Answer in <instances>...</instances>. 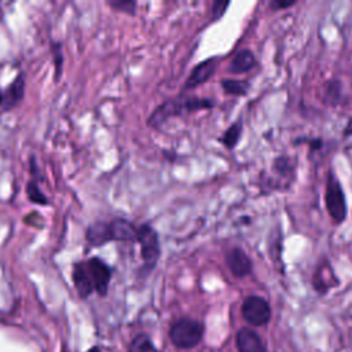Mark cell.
<instances>
[{"instance_id": "7", "label": "cell", "mask_w": 352, "mask_h": 352, "mask_svg": "<svg viewBox=\"0 0 352 352\" xmlns=\"http://www.w3.org/2000/svg\"><path fill=\"white\" fill-rule=\"evenodd\" d=\"M25 96V77L19 73L6 88H0V107L3 111L14 109Z\"/></svg>"}, {"instance_id": "12", "label": "cell", "mask_w": 352, "mask_h": 352, "mask_svg": "<svg viewBox=\"0 0 352 352\" xmlns=\"http://www.w3.org/2000/svg\"><path fill=\"white\" fill-rule=\"evenodd\" d=\"M113 241L122 242H136L138 239V227H135L126 219H114L110 221Z\"/></svg>"}, {"instance_id": "14", "label": "cell", "mask_w": 352, "mask_h": 352, "mask_svg": "<svg viewBox=\"0 0 352 352\" xmlns=\"http://www.w3.org/2000/svg\"><path fill=\"white\" fill-rule=\"evenodd\" d=\"M241 135H242V122L236 121L226 129V132L221 136V143L224 144V147L231 150L238 144Z\"/></svg>"}, {"instance_id": "9", "label": "cell", "mask_w": 352, "mask_h": 352, "mask_svg": "<svg viewBox=\"0 0 352 352\" xmlns=\"http://www.w3.org/2000/svg\"><path fill=\"white\" fill-rule=\"evenodd\" d=\"M217 62H219L217 58H209V59H205L204 62L198 63L190 73L187 81L184 82V89L186 91L192 89V88H197L198 85L206 82L216 72Z\"/></svg>"}, {"instance_id": "16", "label": "cell", "mask_w": 352, "mask_h": 352, "mask_svg": "<svg viewBox=\"0 0 352 352\" xmlns=\"http://www.w3.org/2000/svg\"><path fill=\"white\" fill-rule=\"evenodd\" d=\"M128 352H160V351L155 348V345L153 344L151 338L147 334H138L132 340Z\"/></svg>"}, {"instance_id": "24", "label": "cell", "mask_w": 352, "mask_h": 352, "mask_svg": "<svg viewBox=\"0 0 352 352\" xmlns=\"http://www.w3.org/2000/svg\"><path fill=\"white\" fill-rule=\"evenodd\" d=\"M88 352H100V351H99L98 348H95V346H94V348H91Z\"/></svg>"}, {"instance_id": "19", "label": "cell", "mask_w": 352, "mask_h": 352, "mask_svg": "<svg viewBox=\"0 0 352 352\" xmlns=\"http://www.w3.org/2000/svg\"><path fill=\"white\" fill-rule=\"evenodd\" d=\"M51 52L54 55V65H55V80H59V76L62 74V63H63V55H62V44L54 43L51 44Z\"/></svg>"}, {"instance_id": "23", "label": "cell", "mask_w": 352, "mask_h": 352, "mask_svg": "<svg viewBox=\"0 0 352 352\" xmlns=\"http://www.w3.org/2000/svg\"><path fill=\"white\" fill-rule=\"evenodd\" d=\"M309 146H311L312 148H319V147L322 146V140H320V139H314V140H311Z\"/></svg>"}, {"instance_id": "18", "label": "cell", "mask_w": 352, "mask_h": 352, "mask_svg": "<svg viewBox=\"0 0 352 352\" xmlns=\"http://www.w3.org/2000/svg\"><path fill=\"white\" fill-rule=\"evenodd\" d=\"M106 4L114 11H120L129 15H135L136 11V1L132 0H107Z\"/></svg>"}, {"instance_id": "20", "label": "cell", "mask_w": 352, "mask_h": 352, "mask_svg": "<svg viewBox=\"0 0 352 352\" xmlns=\"http://www.w3.org/2000/svg\"><path fill=\"white\" fill-rule=\"evenodd\" d=\"M326 98L330 100L331 104L337 103L341 98V84L338 80H331L327 82L326 87Z\"/></svg>"}, {"instance_id": "17", "label": "cell", "mask_w": 352, "mask_h": 352, "mask_svg": "<svg viewBox=\"0 0 352 352\" xmlns=\"http://www.w3.org/2000/svg\"><path fill=\"white\" fill-rule=\"evenodd\" d=\"M26 192H28V198L30 202L37 204V205H48V198L45 197V194L41 191V188L38 187L36 180H30L26 184Z\"/></svg>"}, {"instance_id": "13", "label": "cell", "mask_w": 352, "mask_h": 352, "mask_svg": "<svg viewBox=\"0 0 352 352\" xmlns=\"http://www.w3.org/2000/svg\"><path fill=\"white\" fill-rule=\"evenodd\" d=\"M254 65H256L254 54L250 50H241L232 56L228 70L232 74H242L252 70Z\"/></svg>"}, {"instance_id": "10", "label": "cell", "mask_w": 352, "mask_h": 352, "mask_svg": "<svg viewBox=\"0 0 352 352\" xmlns=\"http://www.w3.org/2000/svg\"><path fill=\"white\" fill-rule=\"evenodd\" d=\"M235 345L238 352H267L261 337L249 327H242L238 330Z\"/></svg>"}, {"instance_id": "22", "label": "cell", "mask_w": 352, "mask_h": 352, "mask_svg": "<svg viewBox=\"0 0 352 352\" xmlns=\"http://www.w3.org/2000/svg\"><path fill=\"white\" fill-rule=\"evenodd\" d=\"M296 4V0H272L270 3V7L272 10H283V8H289L293 7Z\"/></svg>"}, {"instance_id": "3", "label": "cell", "mask_w": 352, "mask_h": 352, "mask_svg": "<svg viewBox=\"0 0 352 352\" xmlns=\"http://www.w3.org/2000/svg\"><path fill=\"white\" fill-rule=\"evenodd\" d=\"M204 336V324L191 318H182L176 320L169 330L170 341L179 348L195 346Z\"/></svg>"}, {"instance_id": "8", "label": "cell", "mask_w": 352, "mask_h": 352, "mask_svg": "<svg viewBox=\"0 0 352 352\" xmlns=\"http://www.w3.org/2000/svg\"><path fill=\"white\" fill-rule=\"evenodd\" d=\"M226 263L236 278H243L252 272V260L241 248H232L226 254Z\"/></svg>"}, {"instance_id": "6", "label": "cell", "mask_w": 352, "mask_h": 352, "mask_svg": "<svg viewBox=\"0 0 352 352\" xmlns=\"http://www.w3.org/2000/svg\"><path fill=\"white\" fill-rule=\"evenodd\" d=\"M241 312L243 319L252 326H264L271 319V308L265 298L260 296H249L243 300Z\"/></svg>"}, {"instance_id": "21", "label": "cell", "mask_w": 352, "mask_h": 352, "mask_svg": "<svg viewBox=\"0 0 352 352\" xmlns=\"http://www.w3.org/2000/svg\"><path fill=\"white\" fill-rule=\"evenodd\" d=\"M228 6H230V1H220V0L214 1L212 4V21L220 19L224 15Z\"/></svg>"}, {"instance_id": "4", "label": "cell", "mask_w": 352, "mask_h": 352, "mask_svg": "<svg viewBox=\"0 0 352 352\" xmlns=\"http://www.w3.org/2000/svg\"><path fill=\"white\" fill-rule=\"evenodd\" d=\"M324 202L331 219L337 223H342L346 217V199L340 180L331 170L329 172L326 180Z\"/></svg>"}, {"instance_id": "15", "label": "cell", "mask_w": 352, "mask_h": 352, "mask_svg": "<svg viewBox=\"0 0 352 352\" xmlns=\"http://www.w3.org/2000/svg\"><path fill=\"white\" fill-rule=\"evenodd\" d=\"M221 87L224 89V92L228 94V95L242 96V95H246V92L249 89V82L245 81V80L228 78V80L221 81Z\"/></svg>"}, {"instance_id": "1", "label": "cell", "mask_w": 352, "mask_h": 352, "mask_svg": "<svg viewBox=\"0 0 352 352\" xmlns=\"http://www.w3.org/2000/svg\"><path fill=\"white\" fill-rule=\"evenodd\" d=\"M72 279L82 298L88 297L92 292L106 296L111 279V270L102 258L91 257L85 261H77L73 265Z\"/></svg>"}, {"instance_id": "5", "label": "cell", "mask_w": 352, "mask_h": 352, "mask_svg": "<svg viewBox=\"0 0 352 352\" xmlns=\"http://www.w3.org/2000/svg\"><path fill=\"white\" fill-rule=\"evenodd\" d=\"M136 242L140 245V256L146 268L148 271L153 270L161 256V246L157 231L147 223L139 226Z\"/></svg>"}, {"instance_id": "2", "label": "cell", "mask_w": 352, "mask_h": 352, "mask_svg": "<svg viewBox=\"0 0 352 352\" xmlns=\"http://www.w3.org/2000/svg\"><path fill=\"white\" fill-rule=\"evenodd\" d=\"M213 102L208 98H197V96H179L173 99H168L150 114L147 118V125L154 129H160L169 118L182 116L184 113H191L202 109H212Z\"/></svg>"}, {"instance_id": "11", "label": "cell", "mask_w": 352, "mask_h": 352, "mask_svg": "<svg viewBox=\"0 0 352 352\" xmlns=\"http://www.w3.org/2000/svg\"><path fill=\"white\" fill-rule=\"evenodd\" d=\"M85 238L92 246H102V245L113 241L110 223L95 221V223L89 224L85 231Z\"/></svg>"}]
</instances>
